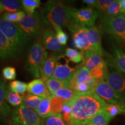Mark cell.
Returning a JSON list of instances; mask_svg holds the SVG:
<instances>
[{
	"instance_id": "1",
	"label": "cell",
	"mask_w": 125,
	"mask_h": 125,
	"mask_svg": "<svg viewBox=\"0 0 125 125\" xmlns=\"http://www.w3.org/2000/svg\"><path fill=\"white\" fill-rule=\"evenodd\" d=\"M71 109V125L90 122L93 116L102 111L107 103L93 91L78 94L69 102Z\"/></svg>"
},
{
	"instance_id": "2",
	"label": "cell",
	"mask_w": 125,
	"mask_h": 125,
	"mask_svg": "<svg viewBox=\"0 0 125 125\" xmlns=\"http://www.w3.org/2000/svg\"><path fill=\"white\" fill-rule=\"evenodd\" d=\"M44 22L54 26L67 27L73 21L70 14V7H67L60 2L48 1L42 10Z\"/></svg>"
},
{
	"instance_id": "3",
	"label": "cell",
	"mask_w": 125,
	"mask_h": 125,
	"mask_svg": "<svg viewBox=\"0 0 125 125\" xmlns=\"http://www.w3.org/2000/svg\"><path fill=\"white\" fill-rule=\"evenodd\" d=\"M0 30L19 53L28 44L30 37L17 23H12L0 18Z\"/></svg>"
},
{
	"instance_id": "4",
	"label": "cell",
	"mask_w": 125,
	"mask_h": 125,
	"mask_svg": "<svg viewBox=\"0 0 125 125\" xmlns=\"http://www.w3.org/2000/svg\"><path fill=\"white\" fill-rule=\"evenodd\" d=\"M48 57V52L42 42L37 41L32 45L28 54L26 68L34 76L38 78L41 76V69Z\"/></svg>"
},
{
	"instance_id": "5",
	"label": "cell",
	"mask_w": 125,
	"mask_h": 125,
	"mask_svg": "<svg viewBox=\"0 0 125 125\" xmlns=\"http://www.w3.org/2000/svg\"><path fill=\"white\" fill-rule=\"evenodd\" d=\"M103 26L125 49V13L115 18L103 17Z\"/></svg>"
},
{
	"instance_id": "6",
	"label": "cell",
	"mask_w": 125,
	"mask_h": 125,
	"mask_svg": "<svg viewBox=\"0 0 125 125\" xmlns=\"http://www.w3.org/2000/svg\"><path fill=\"white\" fill-rule=\"evenodd\" d=\"M67 28L72 34L75 48L80 50L83 54L97 53L89 40L87 27L78 24L73 20Z\"/></svg>"
},
{
	"instance_id": "7",
	"label": "cell",
	"mask_w": 125,
	"mask_h": 125,
	"mask_svg": "<svg viewBox=\"0 0 125 125\" xmlns=\"http://www.w3.org/2000/svg\"><path fill=\"white\" fill-rule=\"evenodd\" d=\"M72 19L76 23L85 27L94 26L99 12L95 9L90 7L76 9L70 7Z\"/></svg>"
},
{
	"instance_id": "8",
	"label": "cell",
	"mask_w": 125,
	"mask_h": 125,
	"mask_svg": "<svg viewBox=\"0 0 125 125\" xmlns=\"http://www.w3.org/2000/svg\"><path fill=\"white\" fill-rule=\"evenodd\" d=\"M12 121L26 125H44V121L35 111L23 105L13 111Z\"/></svg>"
},
{
	"instance_id": "9",
	"label": "cell",
	"mask_w": 125,
	"mask_h": 125,
	"mask_svg": "<svg viewBox=\"0 0 125 125\" xmlns=\"http://www.w3.org/2000/svg\"><path fill=\"white\" fill-rule=\"evenodd\" d=\"M93 92L108 104H121L125 103V101L118 96L107 81H101L97 82Z\"/></svg>"
},
{
	"instance_id": "10",
	"label": "cell",
	"mask_w": 125,
	"mask_h": 125,
	"mask_svg": "<svg viewBox=\"0 0 125 125\" xmlns=\"http://www.w3.org/2000/svg\"><path fill=\"white\" fill-rule=\"evenodd\" d=\"M29 37L37 38L40 32V19L37 12L32 15H26L17 23Z\"/></svg>"
},
{
	"instance_id": "11",
	"label": "cell",
	"mask_w": 125,
	"mask_h": 125,
	"mask_svg": "<svg viewBox=\"0 0 125 125\" xmlns=\"http://www.w3.org/2000/svg\"><path fill=\"white\" fill-rule=\"evenodd\" d=\"M106 81L118 96L125 101V74L116 69L109 71Z\"/></svg>"
},
{
	"instance_id": "12",
	"label": "cell",
	"mask_w": 125,
	"mask_h": 125,
	"mask_svg": "<svg viewBox=\"0 0 125 125\" xmlns=\"http://www.w3.org/2000/svg\"><path fill=\"white\" fill-rule=\"evenodd\" d=\"M69 82L71 85V88L76 84L85 83L92 91H93L94 87L97 81L93 78L90 71L83 65L76 70Z\"/></svg>"
},
{
	"instance_id": "13",
	"label": "cell",
	"mask_w": 125,
	"mask_h": 125,
	"mask_svg": "<svg viewBox=\"0 0 125 125\" xmlns=\"http://www.w3.org/2000/svg\"><path fill=\"white\" fill-rule=\"evenodd\" d=\"M42 43L47 49L53 52H62L64 47L60 44L57 41L56 34L54 31L49 29H46L42 33Z\"/></svg>"
},
{
	"instance_id": "14",
	"label": "cell",
	"mask_w": 125,
	"mask_h": 125,
	"mask_svg": "<svg viewBox=\"0 0 125 125\" xmlns=\"http://www.w3.org/2000/svg\"><path fill=\"white\" fill-rule=\"evenodd\" d=\"M27 91L29 93L43 98H50L52 94L43 79H35L27 84Z\"/></svg>"
},
{
	"instance_id": "15",
	"label": "cell",
	"mask_w": 125,
	"mask_h": 125,
	"mask_svg": "<svg viewBox=\"0 0 125 125\" xmlns=\"http://www.w3.org/2000/svg\"><path fill=\"white\" fill-rule=\"evenodd\" d=\"M18 53L8 39L0 30V60L13 59L17 57Z\"/></svg>"
},
{
	"instance_id": "16",
	"label": "cell",
	"mask_w": 125,
	"mask_h": 125,
	"mask_svg": "<svg viewBox=\"0 0 125 125\" xmlns=\"http://www.w3.org/2000/svg\"><path fill=\"white\" fill-rule=\"evenodd\" d=\"M76 70V68L70 67L68 64V62L65 64H62L57 60L55 70L51 78H54L62 81H70Z\"/></svg>"
},
{
	"instance_id": "17",
	"label": "cell",
	"mask_w": 125,
	"mask_h": 125,
	"mask_svg": "<svg viewBox=\"0 0 125 125\" xmlns=\"http://www.w3.org/2000/svg\"><path fill=\"white\" fill-rule=\"evenodd\" d=\"M59 56L52 54L48 56L41 69V77L44 81L52 78L55 70Z\"/></svg>"
},
{
	"instance_id": "18",
	"label": "cell",
	"mask_w": 125,
	"mask_h": 125,
	"mask_svg": "<svg viewBox=\"0 0 125 125\" xmlns=\"http://www.w3.org/2000/svg\"><path fill=\"white\" fill-rule=\"evenodd\" d=\"M89 40L92 46L97 53L103 56V49L101 46V38L100 31L95 26L87 27Z\"/></svg>"
},
{
	"instance_id": "19",
	"label": "cell",
	"mask_w": 125,
	"mask_h": 125,
	"mask_svg": "<svg viewBox=\"0 0 125 125\" xmlns=\"http://www.w3.org/2000/svg\"><path fill=\"white\" fill-rule=\"evenodd\" d=\"M83 55L84 66L89 71L105 61L103 58L102 55L96 52L89 53Z\"/></svg>"
},
{
	"instance_id": "20",
	"label": "cell",
	"mask_w": 125,
	"mask_h": 125,
	"mask_svg": "<svg viewBox=\"0 0 125 125\" xmlns=\"http://www.w3.org/2000/svg\"><path fill=\"white\" fill-rule=\"evenodd\" d=\"M114 63L117 70L125 74V52L119 46L114 48Z\"/></svg>"
},
{
	"instance_id": "21",
	"label": "cell",
	"mask_w": 125,
	"mask_h": 125,
	"mask_svg": "<svg viewBox=\"0 0 125 125\" xmlns=\"http://www.w3.org/2000/svg\"><path fill=\"white\" fill-rule=\"evenodd\" d=\"M5 84L0 78V118L5 119L10 114V108L5 100Z\"/></svg>"
},
{
	"instance_id": "22",
	"label": "cell",
	"mask_w": 125,
	"mask_h": 125,
	"mask_svg": "<svg viewBox=\"0 0 125 125\" xmlns=\"http://www.w3.org/2000/svg\"><path fill=\"white\" fill-rule=\"evenodd\" d=\"M45 82L48 90L52 95L54 94L56 92L61 89L65 88V87L71 88V85H70L69 81H62L54 79V78H50Z\"/></svg>"
},
{
	"instance_id": "23",
	"label": "cell",
	"mask_w": 125,
	"mask_h": 125,
	"mask_svg": "<svg viewBox=\"0 0 125 125\" xmlns=\"http://www.w3.org/2000/svg\"><path fill=\"white\" fill-rule=\"evenodd\" d=\"M90 74L93 78L98 81H104L107 79V77L108 75V70L107 65V62L105 61L101 63L100 64L97 65L93 70L90 71Z\"/></svg>"
},
{
	"instance_id": "24",
	"label": "cell",
	"mask_w": 125,
	"mask_h": 125,
	"mask_svg": "<svg viewBox=\"0 0 125 125\" xmlns=\"http://www.w3.org/2000/svg\"><path fill=\"white\" fill-rule=\"evenodd\" d=\"M51 101V116L62 115V108L65 101L62 98L52 95Z\"/></svg>"
},
{
	"instance_id": "25",
	"label": "cell",
	"mask_w": 125,
	"mask_h": 125,
	"mask_svg": "<svg viewBox=\"0 0 125 125\" xmlns=\"http://www.w3.org/2000/svg\"><path fill=\"white\" fill-rule=\"evenodd\" d=\"M23 96L12 92L9 89H6L5 92V100L7 101L10 105L15 107H19L23 104Z\"/></svg>"
},
{
	"instance_id": "26",
	"label": "cell",
	"mask_w": 125,
	"mask_h": 125,
	"mask_svg": "<svg viewBox=\"0 0 125 125\" xmlns=\"http://www.w3.org/2000/svg\"><path fill=\"white\" fill-rule=\"evenodd\" d=\"M0 3L2 5L4 11L15 12L21 11L23 8L21 1L17 0H1Z\"/></svg>"
},
{
	"instance_id": "27",
	"label": "cell",
	"mask_w": 125,
	"mask_h": 125,
	"mask_svg": "<svg viewBox=\"0 0 125 125\" xmlns=\"http://www.w3.org/2000/svg\"><path fill=\"white\" fill-rule=\"evenodd\" d=\"M23 97L24 99H23V105L34 110L39 107L43 99V98L30 93L27 94L25 96H23Z\"/></svg>"
},
{
	"instance_id": "28",
	"label": "cell",
	"mask_w": 125,
	"mask_h": 125,
	"mask_svg": "<svg viewBox=\"0 0 125 125\" xmlns=\"http://www.w3.org/2000/svg\"><path fill=\"white\" fill-rule=\"evenodd\" d=\"M34 111L42 118H46L51 116L50 98H43L39 107Z\"/></svg>"
},
{
	"instance_id": "29",
	"label": "cell",
	"mask_w": 125,
	"mask_h": 125,
	"mask_svg": "<svg viewBox=\"0 0 125 125\" xmlns=\"http://www.w3.org/2000/svg\"><path fill=\"white\" fill-rule=\"evenodd\" d=\"M121 4L120 0H112L111 4L108 7L107 11L105 15L103 17H107V18H115L120 15H121Z\"/></svg>"
},
{
	"instance_id": "30",
	"label": "cell",
	"mask_w": 125,
	"mask_h": 125,
	"mask_svg": "<svg viewBox=\"0 0 125 125\" xmlns=\"http://www.w3.org/2000/svg\"><path fill=\"white\" fill-rule=\"evenodd\" d=\"M112 119L105 111L98 112L90 120L93 125H108Z\"/></svg>"
},
{
	"instance_id": "31",
	"label": "cell",
	"mask_w": 125,
	"mask_h": 125,
	"mask_svg": "<svg viewBox=\"0 0 125 125\" xmlns=\"http://www.w3.org/2000/svg\"><path fill=\"white\" fill-rule=\"evenodd\" d=\"M77 94L78 93L75 92L74 90L72 89L71 88L65 87V88L61 89L53 95L62 98L67 102H70Z\"/></svg>"
},
{
	"instance_id": "32",
	"label": "cell",
	"mask_w": 125,
	"mask_h": 125,
	"mask_svg": "<svg viewBox=\"0 0 125 125\" xmlns=\"http://www.w3.org/2000/svg\"><path fill=\"white\" fill-rule=\"evenodd\" d=\"M23 8L28 15H32L35 12L36 9L40 7V0H22Z\"/></svg>"
},
{
	"instance_id": "33",
	"label": "cell",
	"mask_w": 125,
	"mask_h": 125,
	"mask_svg": "<svg viewBox=\"0 0 125 125\" xmlns=\"http://www.w3.org/2000/svg\"><path fill=\"white\" fill-rule=\"evenodd\" d=\"M65 56L70 61L78 63L83 60V55L82 52H79L77 50L68 48L65 49Z\"/></svg>"
},
{
	"instance_id": "34",
	"label": "cell",
	"mask_w": 125,
	"mask_h": 125,
	"mask_svg": "<svg viewBox=\"0 0 125 125\" xmlns=\"http://www.w3.org/2000/svg\"><path fill=\"white\" fill-rule=\"evenodd\" d=\"M25 15L26 13L22 10L15 12H6L4 14L2 18L10 22L18 23Z\"/></svg>"
},
{
	"instance_id": "35",
	"label": "cell",
	"mask_w": 125,
	"mask_h": 125,
	"mask_svg": "<svg viewBox=\"0 0 125 125\" xmlns=\"http://www.w3.org/2000/svg\"><path fill=\"white\" fill-rule=\"evenodd\" d=\"M9 89L18 94H23L27 89V84L20 81H12L9 84Z\"/></svg>"
},
{
	"instance_id": "36",
	"label": "cell",
	"mask_w": 125,
	"mask_h": 125,
	"mask_svg": "<svg viewBox=\"0 0 125 125\" xmlns=\"http://www.w3.org/2000/svg\"><path fill=\"white\" fill-rule=\"evenodd\" d=\"M54 29L56 31V35L57 37V41L62 46H64L67 44L68 37L64 31L62 30V27L59 26H54Z\"/></svg>"
},
{
	"instance_id": "37",
	"label": "cell",
	"mask_w": 125,
	"mask_h": 125,
	"mask_svg": "<svg viewBox=\"0 0 125 125\" xmlns=\"http://www.w3.org/2000/svg\"><path fill=\"white\" fill-rule=\"evenodd\" d=\"M44 125H66L62 119V115L52 116L45 118Z\"/></svg>"
},
{
	"instance_id": "38",
	"label": "cell",
	"mask_w": 125,
	"mask_h": 125,
	"mask_svg": "<svg viewBox=\"0 0 125 125\" xmlns=\"http://www.w3.org/2000/svg\"><path fill=\"white\" fill-rule=\"evenodd\" d=\"M112 0H98L97 1V5L96 8L97 9L99 13H100L103 15V16L105 15L107 11L108 7L111 4Z\"/></svg>"
},
{
	"instance_id": "39",
	"label": "cell",
	"mask_w": 125,
	"mask_h": 125,
	"mask_svg": "<svg viewBox=\"0 0 125 125\" xmlns=\"http://www.w3.org/2000/svg\"><path fill=\"white\" fill-rule=\"evenodd\" d=\"M3 76L7 80H13L16 76L15 68L12 67H6L2 70Z\"/></svg>"
},
{
	"instance_id": "40",
	"label": "cell",
	"mask_w": 125,
	"mask_h": 125,
	"mask_svg": "<svg viewBox=\"0 0 125 125\" xmlns=\"http://www.w3.org/2000/svg\"><path fill=\"white\" fill-rule=\"evenodd\" d=\"M97 0H83L82 2L88 5V7L90 8H96L97 5Z\"/></svg>"
},
{
	"instance_id": "41",
	"label": "cell",
	"mask_w": 125,
	"mask_h": 125,
	"mask_svg": "<svg viewBox=\"0 0 125 125\" xmlns=\"http://www.w3.org/2000/svg\"><path fill=\"white\" fill-rule=\"evenodd\" d=\"M122 13H125V0H120Z\"/></svg>"
},
{
	"instance_id": "42",
	"label": "cell",
	"mask_w": 125,
	"mask_h": 125,
	"mask_svg": "<svg viewBox=\"0 0 125 125\" xmlns=\"http://www.w3.org/2000/svg\"><path fill=\"white\" fill-rule=\"evenodd\" d=\"M10 125H26L24 124H22V123H18L16 122L11 121L10 123Z\"/></svg>"
},
{
	"instance_id": "43",
	"label": "cell",
	"mask_w": 125,
	"mask_h": 125,
	"mask_svg": "<svg viewBox=\"0 0 125 125\" xmlns=\"http://www.w3.org/2000/svg\"><path fill=\"white\" fill-rule=\"evenodd\" d=\"M74 125H93L90 122H88L86 123H78V124H75Z\"/></svg>"
},
{
	"instance_id": "44",
	"label": "cell",
	"mask_w": 125,
	"mask_h": 125,
	"mask_svg": "<svg viewBox=\"0 0 125 125\" xmlns=\"http://www.w3.org/2000/svg\"><path fill=\"white\" fill-rule=\"evenodd\" d=\"M4 9H3L2 5H1V3H0V13H2V12H4Z\"/></svg>"
}]
</instances>
